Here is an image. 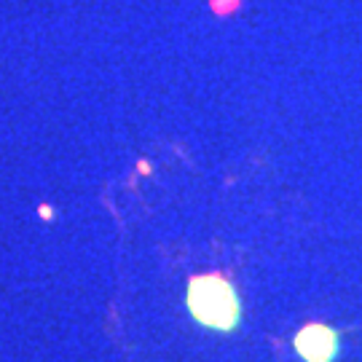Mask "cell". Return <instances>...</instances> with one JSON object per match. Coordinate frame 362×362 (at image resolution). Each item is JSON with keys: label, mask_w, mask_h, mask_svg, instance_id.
Masks as SVG:
<instances>
[{"label": "cell", "mask_w": 362, "mask_h": 362, "mask_svg": "<svg viewBox=\"0 0 362 362\" xmlns=\"http://www.w3.org/2000/svg\"><path fill=\"white\" fill-rule=\"evenodd\" d=\"M38 215H43V218L49 220V218H52V215H54V212H52V207H46V204H43V207L38 209Z\"/></svg>", "instance_id": "obj_3"}, {"label": "cell", "mask_w": 362, "mask_h": 362, "mask_svg": "<svg viewBox=\"0 0 362 362\" xmlns=\"http://www.w3.org/2000/svg\"><path fill=\"white\" fill-rule=\"evenodd\" d=\"M188 311L199 325L220 333H231L242 322V303L231 282L218 274L194 276L188 282Z\"/></svg>", "instance_id": "obj_1"}, {"label": "cell", "mask_w": 362, "mask_h": 362, "mask_svg": "<svg viewBox=\"0 0 362 362\" xmlns=\"http://www.w3.org/2000/svg\"><path fill=\"white\" fill-rule=\"evenodd\" d=\"M296 349L306 362H333L338 354L336 330L325 325H306L296 336Z\"/></svg>", "instance_id": "obj_2"}]
</instances>
